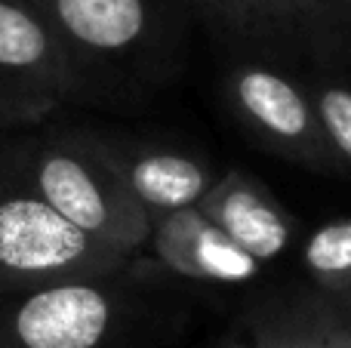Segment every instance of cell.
<instances>
[{
  "label": "cell",
  "mask_w": 351,
  "mask_h": 348,
  "mask_svg": "<svg viewBox=\"0 0 351 348\" xmlns=\"http://www.w3.org/2000/svg\"><path fill=\"white\" fill-rule=\"evenodd\" d=\"M16 148L25 176L62 219L127 259L148 247L154 222L130 195L102 136L56 129L16 136Z\"/></svg>",
  "instance_id": "cell-1"
},
{
  "label": "cell",
  "mask_w": 351,
  "mask_h": 348,
  "mask_svg": "<svg viewBox=\"0 0 351 348\" xmlns=\"http://www.w3.org/2000/svg\"><path fill=\"white\" fill-rule=\"evenodd\" d=\"M234 59L299 74H351V0H179Z\"/></svg>",
  "instance_id": "cell-2"
},
{
  "label": "cell",
  "mask_w": 351,
  "mask_h": 348,
  "mask_svg": "<svg viewBox=\"0 0 351 348\" xmlns=\"http://www.w3.org/2000/svg\"><path fill=\"white\" fill-rule=\"evenodd\" d=\"M130 259L62 219L25 176L16 136L0 133V293L117 277Z\"/></svg>",
  "instance_id": "cell-3"
},
{
  "label": "cell",
  "mask_w": 351,
  "mask_h": 348,
  "mask_svg": "<svg viewBox=\"0 0 351 348\" xmlns=\"http://www.w3.org/2000/svg\"><path fill=\"white\" fill-rule=\"evenodd\" d=\"M225 99L241 127L274 158L317 176H346L305 74L271 62L234 59L225 74Z\"/></svg>",
  "instance_id": "cell-4"
},
{
  "label": "cell",
  "mask_w": 351,
  "mask_h": 348,
  "mask_svg": "<svg viewBox=\"0 0 351 348\" xmlns=\"http://www.w3.org/2000/svg\"><path fill=\"white\" fill-rule=\"evenodd\" d=\"M133 312L114 277L59 281L0 293L3 348H117Z\"/></svg>",
  "instance_id": "cell-5"
},
{
  "label": "cell",
  "mask_w": 351,
  "mask_h": 348,
  "mask_svg": "<svg viewBox=\"0 0 351 348\" xmlns=\"http://www.w3.org/2000/svg\"><path fill=\"white\" fill-rule=\"evenodd\" d=\"M74 92L59 34L34 0H0V133L47 123Z\"/></svg>",
  "instance_id": "cell-6"
},
{
  "label": "cell",
  "mask_w": 351,
  "mask_h": 348,
  "mask_svg": "<svg viewBox=\"0 0 351 348\" xmlns=\"http://www.w3.org/2000/svg\"><path fill=\"white\" fill-rule=\"evenodd\" d=\"M71 62L74 92L84 74L145 59L167 34L179 0H34Z\"/></svg>",
  "instance_id": "cell-7"
},
{
  "label": "cell",
  "mask_w": 351,
  "mask_h": 348,
  "mask_svg": "<svg viewBox=\"0 0 351 348\" xmlns=\"http://www.w3.org/2000/svg\"><path fill=\"white\" fill-rule=\"evenodd\" d=\"M102 139L127 182L130 195L136 197V203L145 210L152 222L179 213V210L200 207V201L210 195L216 179L222 176L204 158L182 151V148L108 139V136Z\"/></svg>",
  "instance_id": "cell-8"
},
{
  "label": "cell",
  "mask_w": 351,
  "mask_h": 348,
  "mask_svg": "<svg viewBox=\"0 0 351 348\" xmlns=\"http://www.w3.org/2000/svg\"><path fill=\"white\" fill-rule=\"evenodd\" d=\"M148 247L170 275L197 284L241 287L256 281L265 269L250 253H243L222 228L213 225L200 207L158 219Z\"/></svg>",
  "instance_id": "cell-9"
},
{
  "label": "cell",
  "mask_w": 351,
  "mask_h": 348,
  "mask_svg": "<svg viewBox=\"0 0 351 348\" xmlns=\"http://www.w3.org/2000/svg\"><path fill=\"white\" fill-rule=\"evenodd\" d=\"M200 210L243 253L268 265L280 259L296 240V216L262 179L247 170H228L216 179Z\"/></svg>",
  "instance_id": "cell-10"
},
{
  "label": "cell",
  "mask_w": 351,
  "mask_h": 348,
  "mask_svg": "<svg viewBox=\"0 0 351 348\" xmlns=\"http://www.w3.org/2000/svg\"><path fill=\"white\" fill-rule=\"evenodd\" d=\"M219 348H351V314L321 293L247 318Z\"/></svg>",
  "instance_id": "cell-11"
},
{
  "label": "cell",
  "mask_w": 351,
  "mask_h": 348,
  "mask_svg": "<svg viewBox=\"0 0 351 348\" xmlns=\"http://www.w3.org/2000/svg\"><path fill=\"white\" fill-rule=\"evenodd\" d=\"M299 265L315 293L351 314V216L315 225L299 244Z\"/></svg>",
  "instance_id": "cell-12"
},
{
  "label": "cell",
  "mask_w": 351,
  "mask_h": 348,
  "mask_svg": "<svg viewBox=\"0 0 351 348\" xmlns=\"http://www.w3.org/2000/svg\"><path fill=\"white\" fill-rule=\"evenodd\" d=\"M324 133L346 176H351V80L346 74H305Z\"/></svg>",
  "instance_id": "cell-13"
},
{
  "label": "cell",
  "mask_w": 351,
  "mask_h": 348,
  "mask_svg": "<svg viewBox=\"0 0 351 348\" xmlns=\"http://www.w3.org/2000/svg\"><path fill=\"white\" fill-rule=\"evenodd\" d=\"M0 348H3V345H0Z\"/></svg>",
  "instance_id": "cell-14"
}]
</instances>
